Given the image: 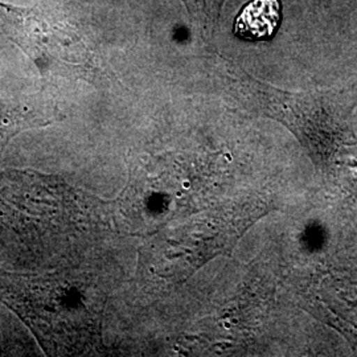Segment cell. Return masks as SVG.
<instances>
[{"label": "cell", "instance_id": "6da1fadb", "mask_svg": "<svg viewBox=\"0 0 357 357\" xmlns=\"http://www.w3.org/2000/svg\"><path fill=\"white\" fill-rule=\"evenodd\" d=\"M218 75L233 101L253 114L281 122L314 158L321 156L323 149L340 132L336 107L321 93H293L274 88L227 59H220Z\"/></svg>", "mask_w": 357, "mask_h": 357}, {"label": "cell", "instance_id": "7a4b0ae2", "mask_svg": "<svg viewBox=\"0 0 357 357\" xmlns=\"http://www.w3.org/2000/svg\"><path fill=\"white\" fill-rule=\"evenodd\" d=\"M0 28L43 73L96 75V57L85 40L51 13L0 1Z\"/></svg>", "mask_w": 357, "mask_h": 357}, {"label": "cell", "instance_id": "3957f363", "mask_svg": "<svg viewBox=\"0 0 357 357\" xmlns=\"http://www.w3.org/2000/svg\"><path fill=\"white\" fill-rule=\"evenodd\" d=\"M265 211L258 205L221 209L167 233L155 246L162 268H169V275L178 280L190 277L211 258L229 253L246 228Z\"/></svg>", "mask_w": 357, "mask_h": 357}, {"label": "cell", "instance_id": "277c9868", "mask_svg": "<svg viewBox=\"0 0 357 357\" xmlns=\"http://www.w3.org/2000/svg\"><path fill=\"white\" fill-rule=\"evenodd\" d=\"M29 293L32 302L29 301L26 308H29L26 311L33 326L50 333L53 340H59L57 343L66 347L76 343V332L86 327L78 312L85 308L81 299H76L78 290L64 282L52 281L33 286Z\"/></svg>", "mask_w": 357, "mask_h": 357}, {"label": "cell", "instance_id": "5b68a950", "mask_svg": "<svg viewBox=\"0 0 357 357\" xmlns=\"http://www.w3.org/2000/svg\"><path fill=\"white\" fill-rule=\"evenodd\" d=\"M280 0H250L234 22V35L248 41H264L275 35L281 26Z\"/></svg>", "mask_w": 357, "mask_h": 357}, {"label": "cell", "instance_id": "8992f818", "mask_svg": "<svg viewBox=\"0 0 357 357\" xmlns=\"http://www.w3.org/2000/svg\"><path fill=\"white\" fill-rule=\"evenodd\" d=\"M188 13L192 29L205 40L216 33L217 24L227 0H180Z\"/></svg>", "mask_w": 357, "mask_h": 357}]
</instances>
